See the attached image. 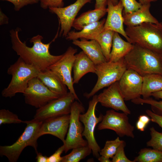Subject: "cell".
Returning a JSON list of instances; mask_svg holds the SVG:
<instances>
[{
  "label": "cell",
  "instance_id": "cell-16",
  "mask_svg": "<svg viewBox=\"0 0 162 162\" xmlns=\"http://www.w3.org/2000/svg\"><path fill=\"white\" fill-rule=\"evenodd\" d=\"M70 114L52 117L43 121L39 132V138L45 134H50L60 139L64 143L69 124Z\"/></svg>",
  "mask_w": 162,
  "mask_h": 162
},
{
  "label": "cell",
  "instance_id": "cell-27",
  "mask_svg": "<svg viewBox=\"0 0 162 162\" xmlns=\"http://www.w3.org/2000/svg\"><path fill=\"white\" fill-rule=\"evenodd\" d=\"M133 161L134 162H162V152L153 148H142Z\"/></svg>",
  "mask_w": 162,
  "mask_h": 162
},
{
  "label": "cell",
  "instance_id": "cell-15",
  "mask_svg": "<svg viewBox=\"0 0 162 162\" xmlns=\"http://www.w3.org/2000/svg\"><path fill=\"white\" fill-rule=\"evenodd\" d=\"M97 99L103 106L117 111H121L127 115L131 113L120 91L118 81L104 89L97 95Z\"/></svg>",
  "mask_w": 162,
  "mask_h": 162
},
{
  "label": "cell",
  "instance_id": "cell-46",
  "mask_svg": "<svg viewBox=\"0 0 162 162\" xmlns=\"http://www.w3.org/2000/svg\"><path fill=\"white\" fill-rule=\"evenodd\" d=\"M114 5H116L117 4L118 2V0H110Z\"/></svg>",
  "mask_w": 162,
  "mask_h": 162
},
{
  "label": "cell",
  "instance_id": "cell-9",
  "mask_svg": "<svg viewBox=\"0 0 162 162\" xmlns=\"http://www.w3.org/2000/svg\"><path fill=\"white\" fill-rule=\"evenodd\" d=\"M23 94L26 104L38 109L61 97L50 90L37 77L29 81Z\"/></svg>",
  "mask_w": 162,
  "mask_h": 162
},
{
  "label": "cell",
  "instance_id": "cell-38",
  "mask_svg": "<svg viewBox=\"0 0 162 162\" xmlns=\"http://www.w3.org/2000/svg\"><path fill=\"white\" fill-rule=\"evenodd\" d=\"M65 146L59 147L52 155L48 157L47 162H61L62 158L61 154L64 151Z\"/></svg>",
  "mask_w": 162,
  "mask_h": 162
},
{
  "label": "cell",
  "instance_id": "cell-7",
  "mask_svg": "<svg viewBox=\"0 0 162 162\" xmlns=\"http://www.w3.org/2000/svg\"><path fill=\"white\" fill-rule=\"evenodd\" d=\"M84 107L81 102L76 101L73 102L70 114V122L67 136L63 143L65 153L74 148L88 145L87 141L82 138L84 128L79 119L80 115L84 113Z\"/></svg>",
  "mask_w": 162,
  "mask_h": 162
},
{
  "label": "cell",
  "instance_id": "cell-10",
  "mask_svg": "<svg viewBox=\"0 0 162 162\" xmlns=\"http://www.w3.org/2000/svg\"><path fill=\"white\" fill-rule=\"evenodd\" d=\"M76 49L70 46L62 57L47 69L54 72L67 87L69 92L75 96L76 100L81 102L74 87L71 72L75 58Z\"/></svg>",
  "mask_w": 162,
  "mask_h": 162
},
{
  "label": "cell",
  "instance_id": "cell-28",
  "mask_svg": "<svg viewBox=\"0 0 162 162\" xmlns=\"http://www.w3.org/2000/svg\"><path fill=\"white\" fill-rule=\"evenodd\" d=\"M92 152V150L88 145L74 148L70 153L62 157L61 162H79Z\"/></svg>",
  "mask_w": 162,
  "mask_h": 162
},
{
  "label": "cell",
  "instance_id": "cell-21",
  "mask_svg": "<svg viewBox=\"0 0 162 162\" xmlns=\"http://www.w3.org/2000/svg\"><path fill=\"white\" fill-rule=\"evenodd\" d=\"M51 91L60 96L68 92L67 86L53 71L46 69L40 71L37 76Z\"/></svg>",
  "mask_w": 162,
  "mask_h": 162
},
{
  "label": "cell",
  "instance_id": "cell-4",
  "mask_svg": "<svg viewBox=\"0 0 162 162\" xmlns=\"http://www.w3.org/2000/svg\"><path fill=\"white\" fill-rule=\"evenodd\" d=\"M40 71L34 66L26 63L19 57L8 69L7 73L12 75V79L8 86L2 91V96L11 98L16 93L23 94L29 81L37 77Z\"/></svg>",
  "mask_w": 162,
  "mask_h": 162
},
{
  "label": "cell",
  "instance_id": "cell-19",
  "mask_svg": "<svg viewBox=\"0 0 162 162\" xmlns=\"http://www.w3.org/2000/svg\"><path fill=\"white\" fill-rule=\"evenodd\" d=\"M72 43L81 48L95 65L107 62L100 45L96 40L81 39L73 40Z\"/></svg>",
  "mask_w": 162,
  "mask_h": 162
},
{
  "label": "cell",
  "instance_id": "cell-48",
  "mask_svg": "<svg viewBox=\"0 0 162 162\" xmlns=\"http://www.w3.org/2000/svg\"></svg>",
  "mask_w": 162,
  "mask_h": 162
},
{
  "label": "cell",
  "instance_id": "cell-43",
  "mask_svg": "<svg viewBox=\"0 0 162 162\" xmlns=\"http://www.w3.org/2000/svg\"><path fill=\"white\" fill-rule=\"evenodd\" d=\"M151 96L157 98L162 99V90L152 93Z\"/></svg>",
  "mask_w": 162,
  "mask_h": 162
},
{
  "label": "cell",
  "instance_id": "cell-12",
  "mask_svg": "<svg viewBox=\"0 0 162 162\" xmlns=\"http://www.w3.org/2000/svg\"><path fill=\"white\" fill-rule=\"evenodd\" d=\"M75 100L74 95L70 92H68L38 109L34 118L43 121L49 118L70 114L71 106Z\"/></svg>",
  "mask_w": 162,
  "mask_h": 162
},
{
  "label": "cell",
  "instance_id": "cell-40",
  "mask_svg": "<svg viewBox=\"0 0 162 162\" xmlns=\"http://www.w3.org/2000/svg\"><path fill=\"white\" fill-rule=\"evenodd\" d=\"M95 9L106 8L107 5V0H95Z\"/></svg>",
  "mask_w": 162,
  "mask_h": 162
},
{
  "label": "cell",
  "instance_id": "cell-26",
  "mask_svg": "<svg viewBox=\"0 0 162 162\" xmlns=\"http://www.w3.org/2000/svg\"><path fill=\"white\" fill-rule=\"evenodd\" d=\"M114 32L111 30H103L97 35L94 40H96L100 45L107 62H109L110 60Z\"/></svg>",
  "mask_w": 162,
  "mask_h": 162
},
{
  "label": "cell",
  "instance_id": "cell-35",
  "mask_svg": "<svg viewBox=\"0 0 162 162\" xmlns=\"http://www.w3.org/2000/svg\"><path fill=\"white\" fill-rule=\"evenodd\" d=\"M9 2L14 6V9L16 11H19L24 7L29 4H37L40 0H1Z\"/></svg>",
  "mask_w": 162,
  "mask_h": 162
},
{
  "label": "cell",
  "instance_id": "cell-30",
  "mask_svg": "<svg viewBox=\"0 0 162 162\" xmlns=\"http://www.w3.org/2000/svg\"><path fill=\"white\" fill-rule=\"evenodd\" d=\"M150 140L146 142L147 146L162 152V133L157 131L153 127L150 128Z\"/></svg>",
  "mask_w": 162,
  "mask_h": 162
},
{
  "label": "cell",
  "instance_id": "cell-31",
  "mask_svg": "<svg viewBox=\"0 0 162 162\" xmlns=\"http://www.w3.org/2000/svg\"><path fill=\"white\" fill-rule=\"evenodd\" d=\"M19 118L17 115L8 110L2 109L0 110V125L12 123H24Z\"/></svg>",
  "mask_w": 162,
  "mask_h": 162
},
{
  "label": "cell",
  "instance_id": "cell-17",
  "mask_svg": "<svg viewBox=\"0 0 162 162\" xmlns=\"http://www.w3.org/2000/svg\"><path fill=\"white\" fill-rule=\"evenodd\" d=\"M107 15L104 24L103 30H111L118 33L124 36L127 41L130 42V40L126 34L123 24V16L124 8L120 1L114 5L110 0H107Z\"/></svg>",
  "mask_w": 162,
  "mask_h": 162
},
{
  "label": "cell",
  "instance_id": "cell-45",
  "mask_svg": "<svg viewBox=\"0 0 162 162\" xmlns=\"http://www.w3.org/2000/svg\"><path fill=\"white\" fill-rule=\"evenodd\" d=\"M142 4H148L150 3L151 2H154L157 1V0H139Z\"/></svg>",
  "mask_w": 162,
  "mask_h": 162
},
{
  "label": "cell",
  "instance_id": "cell-47",
  "mask_svg": "<svg viewBox=\"0 0 162 162\" xmlns=\"http://www.w3.org/2000/svg\"><path fill=\"white\" fill-rule=\"evenodd\" d=\"M161 64H162V58H161Z\"/></svg>",
  "mask_w": 162,
  "mask_h": 162
},
{
  "label": "cell",
  "instance_id": "cell-18",
  "mask_svg": "<svg viewBox=\"0 0 162 162\" xmlns=\"http://www.w3.org/2000/svg\"><path fill=\"white\" fill-rule=\"evenodd\" d=\"M150 3L142 4L140 9L132 13H123L124 24L127 26H136L145 22L159 24L150 12Z\"/></svg>",
  "mask_w": 162,
  "mask_h": 162
},
{
  "label": "cell",
  "instance_id": "cell-22",
  "mask_svg": "<svg viewBox=\"0 0 162 162\" xmlns=\"http://www.w3.org/2000/svg\"><path fill=\"white\" fill-rule=\"evenodd\" d=\"M105 20V19H103L88 25L79 32L70 31L66 39L73 41L78 39L94 40L97 35L103 31Z\"/></svg>",
  "mask_w": 162,
  "mask_h": 162
},
{
  "label": "cell",
  "instance_id": "cell-23",
  "mask_svg": "<svg viewBox=\"0 0 162 162\" xmlns=\"http://www.w3.org/2000/svg\"><path fill=\"white\" fill-rule=\"evenodd\" d=\"M133 45L123 40L118 33L115 32L109 61L116 62L123 58L131 50Z\"/></svg>",
  "mask_w": 162,
  "mask_h": 162
},
{
  "label": "cell",
  "instance_id": "cell-44",
  "mask_svg": "<svg viewBox=\"0 0 162 162\" xmlns=\"http://www.w3.org/2000/svg\"><path fill=\"white\" fill-rule=\"evenodd\" d=\"M110 159L105 156H101L98 158V160L100 162H111L112 160Z\"/></svg>",
  "mask_w": 162,
  "mask_h": 162
},
{
  "label": "cell",
  "instance_id": "cell-25",
  "mask_svg": "<svg viewBox=\"0 0 162 162\" xmlns=\"http://www.w3.org/2000/svg\"><path fill=\"white\" fill-rule=\"evenodd\" d=\"M162 90V75L157 74H148L143 76L141 95L146 99L154 92Z\"/></svg>",
  "mask_w": 162,
  "mask_h": 162
},
{
  "label": "cell",
  "instance_id": "cell-41",
  "mask_svg": "<svg viewBox=\"0 0 162 162\" xmlns=\"http://www.w3.org/2000/svg\"><path fill=\"white\" fill-rule=\"evenodd\" d=\"M9 22V18L2 11H0V25L7 24Z\"/></svg>",
  "mask_w": 162,
  "mask_h": 162
},
{
  "label": "cell",
  "instance_id": "cell-32",
  "mask_svg": "<svg viewBox=\"0 0 162 162\" xmlns=\"http://www.w3.org/2000/svg\"><path fill=\"white\" fill-rule=\"evenodd\" d=\"M131 101L133 103L136 104H147L150 105L154 109L162 113V100L158 101L149 98L144 99L140 97Z\"/></svg>",
  "mask_w": 162,
  "mask_h": 162
},
{
  "label": "cell",
  "instance_id": "cell-34",
  "mask_svg": "<svg viewBox=\"0 0 162 162\" xmlns=\"http://www.w3.org/2000/svg\"><path fill=\"white\" fill-rule=\"evenodd\" d=\"M126 142L124 141L120 144L117 151L112 158V162H134L129 159L126 156L124 151Z\"/></svg>",
  "mask_w": 162,
  "mask_h": 162
},
{
  "label": "cell",
  "instance_id": "cell-37",
  "mask_svg": "<svg viewBox=\"0 0 162 162\" xmlns=\"http://www.w3.org/2000/svg\"><path fill=\"white\" fill-rule=\"evenodd\" d=\"M150 121L151 119L148 116L145 115H140L136 124L137 129L141 131H144Z\"/></svg>",
  "mask_w": 162,
  "mask_h": 162
},
{
  "label": "cell",
  "instance_id": "cell-6",
  "mask_svg": "<svg viewBox=\"0 0 162 162\" xmlns=\"http://www.w3.org/2000/svg\"><path fill=\"white\" fill-rule=\"evenodd\" d=\"M127 69L124 58L116 62H106L95 65L97 82L90 92L85 93L84 96L89 99L101 89L119 81Z\"/></svg>",
  "mask_w": 162,
  "mask_h": 162
},
{
  "label": "cell",
  "instance_id": "cell-14",
  "mask_svg": "<svg viewBox=\"0 0 162 162\" xmlns=\"http://www.w3.org/2000/svg\"><path fill=\"white\" fill-rule=\"evenodd\" d=\"M142 83V76L132 69H127L118 81L119 90L124 100L140 98Z\"/></svg>",
  "mask_w": 162,
  "mask_h": 162
},
{
  "label": "cell",
  "instance_id": "cell-11",
  "mask_svg": "<svg viewBox=\"0 0 162 162\" xmlns=\"http://www.w3.org/2000/svg\"><path fill=\"white\" fill-rule=\"evenodd\" d=\"M127 115L113 110H107L99 124L98 130L110 129L120 137L126 136L134 138V127L129 123Z\"/></svg>",
  "mask_w": 162,
  "mask_h": 162
},
{
  "label": "cell",
  "instance_id": "cell-20",
  "mask_svg": "<svg viewBox=\"0 0 162 162\" xmlns=\"http://www.w3.org/2000/svg\"><path fill=\"white\" fill-rule=\"evenodd\" d=\"M75 56L73 68L74 84L78 83L87 73H95V65L82 51Z\"/></svg>",
  "mask_w": 162,
  "mask_h": 162
},
{
  "label": "cell",
  "instance_id": "cell-2",
  "mask_svg": "<svg viewBox=\"0 0 162 162\" xmlns=\"http://www.w3.org/2000/svg\"><path fill=\"white\" fill-rule=\"evenodd\" d=\"M162 24L144 23L127 26L125 31L130 43L149 50L162 58Z\"/></svg>",
  "mask_w": 162,
  "mask_h": 162
},
{
  "label": "cell",
  "instance_id": "cell-24",
  "mask_svg": "<svg viewBox=\"0 0 162 162\" xmlns=\"http://www.w3.org/2000/svg\"><path fill=\"white\" fill-rule=\"evenodd\" d=\"M107 13V8L95 9L85 12L76 18L72 27L80 31L85 26L100 21Z\"/></svg>",
  "mask_w": 162,
  "mask_h": 162
},
{
  "label": "cell",
  "instance_id": "cell-36",
  "mask_svg": "<svg viewBox=\"0 0 162 162\" xmlns=\"http://www.w3.org/2000/svg\"><path fill=\"white\" fill-rule=\"evenodd\" d=\"M63 0H40V6L42 8L46 9L50 7H63Z\"/></svg>",
  "mask_w": 162,
  "mask_h": 162
},
{
  "label": "cell",
  "instance_id": "cell-29",
  "mask_svg": "<svg viewBox=\"0 0 162 162\" xmlns=\"http://www.w3.org/2000/svg\"><path fill=\"white\" fill-rule=\"evenodd\" d=\"M123 141L120 140L119 137H118L114 140L106 141L104 148L100 150V154L112 158Z\"/></svg>",
  "mask_w": 162,
  "mask_h": 162
},
{
  "label": "cell",
  "instance_id": "cell-33",
  "mask_svg": "<svg viewBox=\"0 0 162 162\" xmlns=\"http://www.w3.org/2000/svg\"><path fill=\"white\" fill-rule=\"evenodd\" d=\"M124 8L123 13L129 14L140 9L142 4L136 0H120Z\"/></svg>",
  "mask_w": 162,
  "mask_h": 162
},
{
  "label": "cell",
  "instance_id": "cell-8",
  "mask_svg": "<svg viewBox=\"0 0 162 162\" xmlns=\"http://www.w3.org/2000/svg\"><path fill=\"white\" fill-rule=\"evenodd\" d=\"M98 103L97 95H94L89 102L86 112L80 114L79 116L80 120L84 126L82 136L87 141L88 146L91 149L93 156L98 159L100 156L101 149L95 140L94 132L96 125L101 121L104 116L101 114L98 117L96 116L95 110Z\"/></svg>",
  "mask_w": 162,
  "mask_h": 162
},
{
  "label": "cell",
  "instance_id": "cell-1",
  "mask_svg": "<svg viewBox=\"0 0 162 162\" xmlns=\"http://www.w3.org/2000/svg\"><path fill=\"white\" fill-rule=\"evenodd\" d=\"M21 30L19 28L12 29L10 31L12 47L17 55L26 63L34 66L40 71L47 69L59 60L63 54L55 56L50 52V46L54 41L58 34V31L53 40L48 44L44 43L43 37L39 34L32 37L30 39L33 46H27L26 42H22L20 39L19 33Z\"/></svg>",
  "mask_w": 162,
  "mask_h": 162
},
{
  "label": "cell",
  "instance_id": "cell-13",
  "mask_svg": "<svg viewBox=\"0 0 162 162\" xmlns=\"http://www.w3.org/2000/svg\"><path fill=\"white\" fill-rule=\"evenodd\" d=\"M92 0H76L75 2L65 7H50L49 11L56 14L61 26L60 35L66 37L72 27L76 17L80 10Z\"/></svg>",
  "mask_w": 162,
  "mask_h": 162
},
{
  "label": "cell",
  "instance_id": "cell-3",
  "mask_svg": "<svg viewBox=\"0 0 162 162\" xmlns=\"http://www.w3.org/2000/svg\"><path fill=\"white\" fill-rule=\"evenodd\" d=\"M124 57L127 69L141 76L157 74L162 75L161 58L157 54L136 44Z\"/></svg>",
  "mask_w": 162,
  "mask_h": 162
},
{
  "label": "cell",
  "instance_id": "cell-42",
  "mask_svg": "<svg viewBox=\"0 0 162 162\" xmlns=\"http://www.w3.org/2000/svg\"><path fill=\"white\" fill-rule=\"evenodd\" d=\"M48 157L43 155L40 152H37V156L36 158L37 162H47Z\"/></svg>",
  "mask_w": 162,
  "mask_h": 162
},
{
  "label": "cell",
  "instance_id": "cell-39",
  "mask_svg": "<svg viewBox=\"0 0 162 162\" xmlns=\"http://www.w3.org/2000/svg\"><path fill=\"white\" fill-rule=\"evenodd\" d=\"M147 114L151 118L152 122L158 124L162 129V116L154 113L149 110L146 111ZM162 133V131L161 132Z\"/></svg>",
  "mask_w": 162,
  "mask_h": 162
},
{
  "label": "cell",
  "instance_id": "cell-5",
  "mask_svg": "<svg viewBox=\"0 0 162 162\" xmlns=\"http://www.w3.org/2000/svg\"><path fill=\"white\" fill-rule=\"evenodd\" d=\"M43 121L34 118L24 121L26 126L18 140L11 145L0 146L1 156L6 157L10 162H16L27 146H32L38 152L37 140Z\"/></svg>",
  "mask_w": 162,
  "mask_h": 162
}]
</instances>
